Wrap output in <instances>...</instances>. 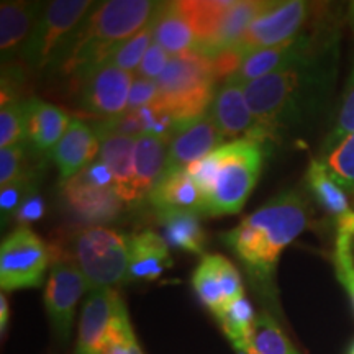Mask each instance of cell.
<instances>
[{"label":"cell","mask_w":354,"mask_h":354,"mask_svg":"<svg viewBox=\"0 0 354 354\" xmlns=\"http://www.w3.org/2000/svg\"><path fill=\"white\" fill-rule=\"evenodd\" d=\"M336 43L245 86V97L269 140H282L317 113L335 79Z\"/></svg>","instance_id":"6da1fadb"},{"label":"cell","mask_w":354,"mask_h":354,"mask_svg":"<svg viewBox=\"0 0 354 354\" xmlns=\"http://www.w3.org/2000/svg\"><path fill=\"white\" fill-rule=\"evenodd\" d=\"M310 207L297 190H286L248 215L221 240L248 272L261 282L271 281L282 251L308 228Z\"/></svg>","instance_id":"7a4b0ae2"},{"label":"cell","mask_w":354,"mask_h":354,"mask_svg":"<svg viewBox=\"0 0 354 354\" xmlns=\"http://www.w3.org/2000/svg\"><path fill=\"white\" fill-rule=\"evenodd\" d=\"M161 2L109 0L95 3L53 63L63 76L82 77L110 59L127 39L151 24Z\"/></svg>","instance_id":"3957f363"},{"label":"cell","mask_w":354,"mask_h":354,"mask_svg":"<svg viewBox=\"0 0 354 354\" xmlns=\"http://www.w3.org/2000/svg\"><path fill=\"white\" fill-rule=\"evenodd\" d=\"M263 143L230 141L187 167L203 197L202 214L234 215L258 184L264 166Z\"/></svg>","instance_id":"277c9868"},{"label":"cell","mask_w":354,"mask_h":354,"mask_svg":"<svg viewBox=\"0 0 354 354\" xmlns=\"http://www.w3.org/2000/svg\"><path fill=\"white\" fill-rule=\"evenodd\" d=\"M216 81L210 57L197 51L172 56L156 79L158 97L153 104L171 115L176 123L201 117L209 112Z\"/></svg>","instance_id":"5b68a950"},{"label":"cell","mask_w":354,"mask_h":354,"mask_svg":"<svg viewBox=\"0 0 354 354\" xmlns=\"http://www.w3.org/2000/svg\"><path fill=\"white\" fill-rule=\"evenodd\" d=\"M63 256L81 269L92 289H112L128 281V236L104 227H86L64 243Z\"/></svg>","instance_id":"8992f818"},{"label":"cell","mask_w":354,"mask_h":354,"mask_svg":"<svg viewBox=\"0 0 354 354\" xmlns=\"http://www.w3.org/2000/svg\"><path fill=\"white\" fill-rule=\"evenodd\" d=\"M94 6L95 3L88 0H56L46 3L32 37L21 51L28 68L38 71L55 63Z\"/></svg>","instance_id":"52a82bcc"},{"label":"cell","mask_w":354,"mask_h":354,"mask_svg":"<svg viewBox=\"0 0 354 354\" xmlns=\"http://www.w3.org/2000/svg\"><path fill=\"white\" fill-rule=\"evenodd\" d=\"M51 259L53 251L37 233L15 228L0 246V287L7 292L39 287Z\"/></svg>","instance_id":"ba28073f"},{"label":"cell","mask_w":354,"mask_h":354,"mask_svg":"<svg viewBox=\"0 0 354 354\" xmlns=\"http://www.w3.org/2000/svg\"><path fill=\"white\" fill-rule=\"evenodd\" d=\"M313 12V3L304 0L272 2L271 7L251 24L245 37L234 48L248 56L253 51L281 46L308 32L307 26Z\"/></svg>","instance_id":"9c48e42d"},{"label":"cell","mask_w":354,"mask_h":354,"mask_svg":"<svg viewBox=\"0 0 354 354\" xmlns=\"http://www.w3.org/2000/svg\"><path fill=\"white\" fill-rule=\"evenodd\" d=\"M87 289L91 286L76 264L68 259L53 261L44 289V308L56 335L63 342L69 338L77 302Z\"/></svg>","instance_id":"30bf717a"},{"label":"cell","mask_w":354,"mask_h":354,"mask_svg":"<svg viewBox=\"0 0 354 354\" xmlns=\"http://www.w3.org/2000/svg\"><path fill=\"white\" fill-rule=\"evenodd\" d=\"M81 79V102L88 112L115 118L125 113L133 86L131 73L110 61L91 69Z\"/></svg>","instance_id":"8fae6325"},{"label":"cell","mask_w":354,"mask_h":354,"mask_svg":"<svg viewBox=\"0 0 354 354\" xmlns=\"http://www.w3.org/2000/svg\"><path fill=\"white\" fill-rule=\"evenodd\" d=\"M209 113L223 138H232L233 141L250 140L258 143L269 140L248 105L245 87L232 79L223 81L216 88Z\"/></svg>","instance_id":"7c38bea8"},{"label":"cell","mask_w":354,"mask_h":354,"mask_svg":"<svg viewBox=\"0 0 354 354\" xmlns=\"http://www.w3.org/2000/svg\"><path fill=\"white\" fill-rule=\"evenodd\" d=\"M192 286L202 304L218 317L227 305L245 297L238 269L221 254L203 256L192 274Z\"/></svg>","instance_id":"4fadbf2b"},{"label":"cell","mask_w":354,"mask_h":354,"mask_svg":"<svg viewBox=\"0 0 354 354\" xmlns=\"http://www.w3.org/2000/svg\"><path fill=\"white\" fill-rule=\"evenodd\" d=\"M61 198L74 218L92 227H100V223H109L117 218L125 203L117 189L99 187L86 179L82 172L63 185Z\"/></svg>","instance_id":"5bb4252c"},{"label":"cell","mask_w":354,"mask_h":354,"mask_svg":"<svg viewBox=\"0 0 354 354\" xmlns=\"http://www.w3.org/2000/svg\"><path fill=\"white\" fill-rule=\"evenodd\" d=\"M223 135L209 112L190 120L176 123L169 143L166 172L187 169L223 143ZM165 172V174H166Z\"/></svg>","instance_id":"9a60e30c"},{"label":"cell","mask_w":354,"mask_h":354,"mask_svg":"<svg viewBox=\"0 0 354 354\" xmlns=\"http://www.w3.org/2000/svg\"><path fill=\"white\" fill-rule=\"evenodd\" d=\"M123 305L113 289H92L84 302L76 354H100L113 318Z\"/></svg>","instance_id":"2e32d148"},{"label":"cell","mask_w":354,"mask_h":354,"mask_svg":"<svg viewBox=\"0 0 354 354\" xmlns=\"http://www.w3.org/2000/svg\"><path fill=\"white\" fill-rule=\"evenodd\" d=\"M99 153L100 138L95 128L82 120H71L64 136L51 151L53 161L59 171V184L64 185L92 165Z\"/></svg>","instance_id":"e0dca14e"},{"label":"cell","mask_w":354,"mask_h":354,"mask_svg":"<svg viewBox=\"0 0 354 354\" xmlns=\"http://www.w3.org/2000/svg\"><path fill=\"white\" fill-rule=\"evenodd\" d=\"M305 183L317 203L335 220L336 234L354 236V210L346 190L336 183L320 159H313L308 165Z\"/></svg>","instance_id":"ac0fdd59"},{"label":"cell","mask_w":354,"mask_h":354,"mask_svg":"<svg viewBox=\"0 0 354 354\" xmlns=\"http://www.w3.org/2000/svg\"><path fill=\"white\" fill-rule=\"evenodd\" d=\"M71 123L69 115L38 97L26 100L25 143L35 153H50L64 136Z\"/></svg>","instance_id":"d6986e66"},{"label":"cell","mask_w":354,"mask_h":354,"mask_svg":"<svg viewBox=\"0 0 354 354\" xmlns=\"http://www.w3.org/2000/svg\"><path fill=\"white\" fill-rule=\"evenodd\" d=\"M128 281H156L172 266L169 246L151 230L128 236Z\"/></svg>","instance_id":"ffe728a7"},{"label":"cell","mask_w":354,"mask_h":354,"mask_svg":"<svg viewBox=\"0 0 354 354\" xmlns=\"http://www.w3.org/2000/svg\"><path fill=\"white\" fill-rule=\"evenodd\" d=\"M44 10L39 2H2L0 6V51L3 64L28 43Z\"/></svg>","instance_id":"44dd1931"},{"label":"cell","mask_w":354,"mask_h":354,"mask_svg":"<svg viewBox=\"0 0 354 354\" xmlns=\"http://www.w3.org/2000/svg\"><path fill=\"white\" fill-rule=\"evenodd\" d=\"M271 3L272 2H268V0H241V2H234V6L221 19L214 38L197 53L207 57H215L220 53L232 50V48L241 41L251 24L258 19L261 13L268 10Z\"/></svg>","instance_id":"7402d4cb"},{"label":"cell","mask_w":354,"mask_h":354,"mask_svg":"<svg viewBox=\"0 0 354 354\" xmlns=\"http://www.w3.org/2000/svg\"><path fill=\"white\" fill-rule=\"evenodd\" d=\"M171 136L141 135L135 148V197L141 201L149 196L165 176L169 158Z\"/></svg>","instance_id":"603a6c76"},{"label":"cell","mask_w":354,"mask_h":354,"mask_svg":"<svg viewBox=\"0 0 354 354\" xmlns=\"http://www.w3.org/2000/svg\"><path fill=\"white\" fill-rule=\"evenodd\" d=\"M151 25L154 43H158L171 57L196 50V33L180 10L179 2L159 3Z\"/></svg>","instance_id":"cb8c5ba5"},{"label":"cell","mask_w":354,"mask_h":354,"mask_svg":"<svg viewBox=\"0 0 354 354\" xmlns=\"http://www.w3.org/2000/svg\"><path fill=\"white\" fill-rule=\"evenodd\" d=\"M135 148L136 138L109 135L100 138V161H104L115 177L117 192L125 202L135 197Z\"/></svg>","instance_id":"d4e9b609"},{"label":"cell","mask_w":354,"mask_h":354,"mask_svg":"<svg viewBox=\"0 0 354 354\" xmlns=\"http://www.w3.org/2000/svg\"><path fill=\"white\" fill-rule=\"evenodd\" d=\"M148 197L156 210H203V197L187 169L166 172Z\"/></svg>","instance_id":"484cf974"},{"label":"cell","mask_w":354,"mask_h":354,"mask_svg":"<svg viewBox=\"0 0 354 354\" xmlns=\"http://www.w3.org/2000/svg\"><path fill=\"white\" fill-rule=\"evenodd\" d=\"M158 221L162 230V240L174 250L202 254L205 248V232L201 214L194 210H158Z\"/></svg>","instance_id":"4316f807"},{"label":"cell","mask_w":354,"mask_h":354,"mask_svg":"<svg viewBox=\"0 0 354 354\" xmlns=\"http://www.w3.org/2000/svg\"><path fill=\"white\" fill-rule=\"evenodd\" d=\"M179 6L185 19L192 26L194 33H196L197 44L194 51H198L214 38L221 19L234 6V2L233 0H223V2H216V0H187V2H179Z\"/></svg>","instance_id":"83f0119b"},{"label":"cell","mask_w":354,"mask_h":354,"mask_svg":"<svg viewBox=\"0 0 354 354\" xmlns=\"http://www.w3.org/2000/svg\"><path fill=\"white\" fill-rule=\"evenodd\" d=\"M216 320L220 322L221 330L233 343L234 349L253 344V333L258 317L254 315V310L246 297L227 305V308L216 317Z\"/></svg>","instance_id":"f1b7e54d"},{"label":"cell","mask_w":354,"mask_h":354,"mask_svg":"<svg viewBox=\"0 0 354 354\" xmlns=\"http://www.w3.org/2000/svg\"><path fill=\"white\" fill-rule=\"evenodd\" d=\"M253 348L259 354H299L284 331L279 328L276 320L266 312L256 320Z\"/></svg>","instance_id":"f546056e"},{"label":"cell","mask_w":354,"mask_h":354,"mask_svg":"<svg viewBox=\"0 0 354 354\" xmlns=\"http://www.w3.org/2000/svg\"><path fill=\"white\" fill-rule=\"evenodd\" d=\"M333 179L344 190L354 194V133L344 138L333 151L320 158Z\"/></svg>","instance_id":"4dcf8cb0"},{"label":"cell","mask_w":354,"mask_h":354,"mask_svg":"<svg viewBox=\"0 0 354 354\" xmlns=\"http://www.w3.org/2000/svg\"><path fill=\"white\" fill-rule=\"evenodd\" d=\"M26 102L13 99L3 102L0 110V148H10L25 141Z\"/></svg>","instance_id":"1f68e13d"},{"label":"cell","mask_w":354,"mask_h":354,"mask_svg":"<svg viewBox=\"0 0 354 354\" xmlns=\"http://www.w3.org/2000/svg\"><path fill=\"white\" fill-rule=\"evenodd\" d=\"M354 133V71L349 77L348 87L344 91V97L342 102V107H339L338 117L331 127L328 135H326L325 141H323L320 156H326V154L333 151L344 138H348L349 135Z\"/></svg>","instance_id":"d6a6232c"},{"label":"cell","mask_w":354,"mask_h":354,"mask_svg":"<svg viewBox=\"0 0 354 354\" xmlns=\"http://www.w3.org/2000/svg\"><path fill=\"white\" fill-rule=\"evenodd\" d=\"M153 39H154L153 25L149 24L146 28L141 30L138 35H135L133 38L127 39V41L123 43L112 56H110L109 61L110 63H113L115 66H118L120 69L128 71V73L135 69L138 71L146 51H148L149 46L153 44L151 43Z\"/></svg>","instance_id":"836d02e7"},{"label":"cell","mask_w":354,"mask_h":354,"mask_svg":"<svg viewBox=\"0 0 354 354\" xmlns=\"http://www.w3.org/2000/svg\"><path fill=\"white\" fill-rule=\"evenodd\" d=\"M335 266L336 276L348 290L354 307V236L336 234Z\"/></svg>","instance_id":"e575fe53"},{"label":"cell","mask_w":354,"mask_h":354,"mask_svg":"<svg viewBox=\"0 0 354 354\" xmlns=\"http://www.w3.org/2000/svg\"><path fill=\"white\" fill-rule=\"evenodd\" d=\"M28 145L19 143L10 148H3L0 151V184L8 185L20 179H26L24 174V159Z\"/></svg>","instance_id":"d590c367"},{"label":"cell","mask_w":354,"mask_h":354,"mask_svg":"<svg viewBox=\"0 0 354 354\" xmlns=\"http://www.w3.org/2000/svg\"><path fill=\"white\" fill-rule=\"evenodd\" d=\"M28 179L30 177H26V179H20L13 184L3 185L2 190H0V212H2L3 221L17 214L24 198L32 190L28 185Z\"/></svg>","instance_id":"8d00e7d4"},{"label":"cell","mask_w":354,"mask_h":354,"mask_svg":"<svg viewBox=\"0 0 354 354\" xmlns=\"http://www.w3.org/2000/svg\"><path fill=\"white\" fill-rule=\"evenodd\" d=\"M169 59V55H167L158 43H153L151 46H149V50L146 51L143 61H141L138 68V77L156 81V79L162 74V71L166 69Z\"/></svg>","instance_id":"74e56055"},{"label":"cell","mask_w":354,"mask_h":354,"mask_svg":"<svg viewBox=\"0 0 354 354\" xmlns=\"http://www.w3.org/2000/svg\"><path fill=\"white\" fill-rule=\"evenodd\" d=\"M158 97V84L151 79L138 77L133 81L127 110H140L151 105Z\"/></svg>","instance_id":"f35d334b"},{"label":"cell","mask_w":354,"mask_h":354,"mask_svg":"<svg viewBox=\"0 0 354 354\" xmlns=\"http://www.w3.org/2000/svg\"><path fill=\"white\" fill-rule=\"evenodd\" d=\"M44 215V201L43 197L39 196L37 190H30L28 196L24 198L21 205L17 210V214L13 215L17 223H20L21 227H26L28 223H33V221L41 220Z\"/></svg>","instance_id":"ab89813d"},{"label":"cell","mask_w":354,"mask_h":354,"mask_svg":"<svg viewBox=\"0 0 354 354\" xmlns=\"http://www.w3.org/2000/svg\"><path fill=\"white\" fill-rule=\"evenodd\" d=\"M8 317H10V310H8L7 297L6 295H0V331H2V335H6Z\"/></svg>","instance_id":"60d3db41"},{"label":"cell","mask_w":354,"mask_h":354,"mask_svg":"<svg viewBox=\"0 0 354 354\" xmlns=\"http://www.w3.org/2000/svg\"><path fill=\"white\" fill-rule=\"evenodd\" d=\"M238 354H259L256 349L253 348V344H250V346H243V348H238L236 349Z\"/></svg>","instance_id":"b9f144b4"},{"label":"cell","mask_w":354,"mask_h":354,"mask_svg":"<svg viewBox=\"0 0 354 354\" xmlns=\"http://www.w3.org/2000/svg\"><path fill=\"white\" fill-rule=\"evenodd\" d=\"M349 21L354 26V2L349 3Z\"/></svg>","instance_id":"7bdbcfd3"},{"label":"cell","mask_w":354,"mask_h":354,"mask_svg":"<svg viewBox=\"0 0 354 354\" xmlns=\"http://www.w3.org/2000/svg\"><path fill=\"white\" fill-rule=\"evenodd\" d=\"M349 354H354V344H353V348H351V351H349Z\"/></svg>","instance_id":"ee69618b"}]
</instances>
